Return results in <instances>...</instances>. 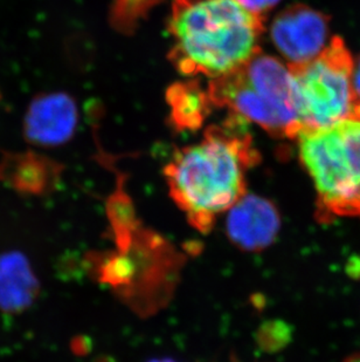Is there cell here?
<instances>
[{"label":"cell","instance_id":"cell-1","mask_svg":"<svg viewBox=\"0 0 360 362\" xmlns=\"http://www.w3.org/2000/svg\"><path fill=\"white\" fill-rule=\"evenodd\" d=\"M260 161L246 120L232 114L199 144L176 151L164 175L170 195L188 222L208 233L215 219L246 195V175Z\"/></svg>","mask_w":360,"mask_h":362},{"label":"cell","instance_id":"cell-2","mask_svg":"<svg viewBox=\"0 0 360 362\" xmlns=\"http://www.w3.org/2000/svg\"><path fill=\"white\" fill-rule=\"evenodd\" d=\"M171 62L185 76L219 79L261 51L263 18L235 0H174Z\"/></svg>","mask_w":360,"mask_h":362},{"label":"cell","instance_id":"cell-3","mask_svg":"<svg viewBox=\"0 0 360 362\" xmlns=\"http://www.w3.org/2000/svg\"><path fill=\"white\" fill-rule=\"evenodd\" d=\"M296 140L320 221L360 218V110L330 126L303 128Z\"/></svg>","mask_w":360,"mask_h":362},{"label":"cell","instance_id":"cell-4","mask_svg":"<svg viewBox=\"0 0 360 362\" xmlns=\"http://www.w3.org/2000/svg\"><path fill=\"white\" fill-rule=\"evenodd\" d=\"M208 90L215 107L256 123L272 136L296 139L302 129L292 72L275 57L258 52L234 72L212 80Z\"/></svg>","mask_w":360,"mask_h":362},{"label":"cell","instance_id":"cell-5","mask_svg":"<svg viewBox=\"0 0 360 362\" xmlns=\"http://www.w3.org/2000/svg\"><path fill=\"white\" fill-rule=\"evenodd\" d=\"M288 67L302 129L330 126L360 110L354 88V60L340 37L331 38L311 62Z\"/></svg>","mask_w":360,"mask_h":362},{"label":"cell","instance_id":"cell-6","mask_svg":"<svg viewBox=\"0 0 360 362\" xmlns=\"http://www.w3.org/2000/svg\"><path fill=\"white\" fill-rule=\"evenodd\" d=\"M270 37L288 65H302L317 58L330 42V19L303 4L287 7L274 19Z\"/></svg>","mask_w":360,"mask_h":362},{"label":"cell","instance_id":"cell-7","mask_svg":"<svg viewBox=\"0 0 360 362\" xmlns=\"http://www.w3.org/2000/svg\"><path fill=\"white\" fill-rule=\"evenodd\" d=\"M78 121V107L68 94L44 93L30 103L23 121V133L33 146L58 147L72 139Z\"/></svg>","mask_w":360,"mask_h":362},{"label":"cell","instance_id":"cell-8","mask_svg":"<svg viewBox=\"0 0 360 362\" xmlns=\"http://www.w3.org/2000/svg\"><path fill=\"white\" fill-rule=\"evenodd\" d=\"M280 228L279 210L261 196L245 195L228 210V238L244 251L256 252L268 247L279 235Z\"/></svg>","mask_w":360,"mask_h":362},{"label":"cell","instance_id":"cell-9","mask_svg":"<svg viewBox=\"0 0 360 362\" xmlns=\"http://www.w3.org/2000/svg\"><path fill=\"white\" fill-rule=\"evenodd\" d=\"M37 281L31 265L23 255L11 252L0 257V308L20 312L37 297Z\"/></svg>","mask_w":360,"mask_h":362},{"label":"cell","instance_id":"cell-10","mask_svg":"<svg viewBox=\"0 0 360 362\" xmlns=\"http://www.w3.org/2000/svg\"><path fill=\"white\" fill-rule=\"evenodd\" d=\"M171 122L179 130L199 129L215 105L210 90L197 81L178 82L167 94Z\"/></svg>","mask_w":360,"mask_h":362},{"label":"cell","instance_id":"cell-11","mask_svg":"<svg viewBox=\"0 0 360 362\" xmlns=\"http://www.w3.org/2000/svg\"><path fill=\"white\" fill-rule=\"evenodd\" d=\"M3 175L8 180L18 182L20 188H47L53 176L58 175V167L39 155L28 153L10 156L1 163Z\"/></svg>","mask_w":360,"mask_h":362},{"label":"cell","instance_id":"cell-12","mask_svg":"<svg viewBox=\"0 0 360 362\" xmlns=\"http://www.w3.org/2000/svg\"><path fill=\"white\" fill-rule=\"evenodd\" d=\"M153 0H116L114 17L117 26L128 28L138 21Z\"/></svg>","mask_w":360,"mask_h":362},{"label":"cell","instance_id":"cell-13","mask_svg":"<svg viewBox=\"0 0 360 362\" xmlns=\"http://www.w3.org/2000/svg\"><path fill=\"white\" fill-rule=\"evenodd\" d=\"M246 11L254 14L256 17L263 18L272 7L279 4L280 0H235Z\"/></svg>","mask_w":360,"mask_h":362},{"label":"cell","instance_id":"cell-14","mask_svg":"<svg viewBox=\"0 0 360 362\" xmlns=\"http://www.w3.org/2000/svg\"><path fill=\"white\" fill-rule=\"evenodd\" d=\"M354 88L357 99L360 101V57L354 62Z\"/></svg>","mask_w":360,"mask_h":362},{"label":"cell","instance_id":"cell-15","mask_svg":"<svg viewBox=\"0 0 360 362\" xmlns=\"http://www.w3.org/2000/svg\"><path fill=\"white\" fill-rule=\"evenodd\" d=\"M347 362H360V354L352 356V358H350Z\"/></svg>","mask_w":360,"mask_h":362},{"label":"cell","instance_id":"cell-16","mask_svg":"<svg viewBox=\"0 0 360 362\" xmlns=\"http://www.w3.org/2000/svg\"><path fill=\"white\" fill-rule=\"evenodd\" d=\"M149 362H176V361H174V360H172V359H153Z\"/></svg>","mask_w":360,"mask_h":362}]
</instances>
